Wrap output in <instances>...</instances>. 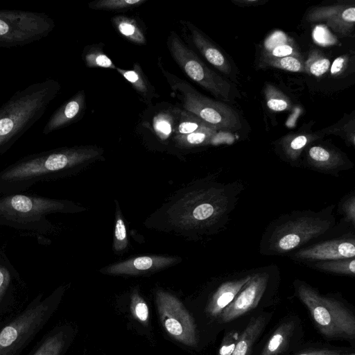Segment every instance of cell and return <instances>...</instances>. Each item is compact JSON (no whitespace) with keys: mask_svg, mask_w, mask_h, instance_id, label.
Masks as SVG:
<instances>
[{"mask_svg":"<svg viewBox=\"0 0 355 355\" xmlns=\"http://www.w3.org/2000/svg\"><path fill=\"white\" fill-rule=\"evenodd\" d=\"M101 153L96 147L73 146L24 156L0 171V194L22 193L37 182L69 175Z\"/></svg>","mask_w":355,"mask_h":355,"instance_id":"obj_1","label":"cell"},{"mask_svg":"<svg viewBox=\"0 0 355 355\" xmlns=\"http://www.w3.org/2000/svg\"><path fill=\"white\" fill-rule=\"evenodd\" d=\"M243 189L239 182L209 181L187 193L174 207L172 216L184 228L216 233L227 224Z\"/></svg>","mask_w":355,"mask_h":355,"instance_id":"obj_2","label":"cell"},{"mask_svg":"<svg viewBox=\"0 0 355 355\" xmlns=\"http://www.w3.org/2000/svg\"><path fill=\"white\" fill-rule=\"evenodd\" d=\"M335 205L318 211H294L271 221L262 234L261 254L285 255L327 234L336 225Z\"/></svg>","mask_w":355,"mask_h":355,"instance_id":"obj_3","label":"cell"},{"mask_svg":"<svg viewBox=\"0 0 355 355\" xmlns=\"http://www.w3.org/2000/svg\"><path fill=\"white\" fill-rule=\"evenodd\" d=\"M61 89L52 78L33 83L0 107V155L6 153L46 112Z\"/></svg>","mask_w":355,"mask_h":355,"instance_id":"obj_4","label":"cell"},{"mask_svg":"<svg viewBox=\"0 0 355 355\" xmlns=\"http://www.w3.org/2000/svg\"><path fill=\"white\" fill-rule=\"evenodd\" d=\"M81 210L82 207L67 200L23 192L0 194V227L44 233L53 227L47 220L48 215L76 213Z\"/></svg>","mask_w":355,"mask_h":355,"instance_id":"obj_5","label":"cell"},{"mask_svg":"<svg viewBox=\"0 0 355 355\" xmlns=\"http://www.w3.org/2000/svg\"><path fill=\"white\" fill-rule=\"evenodd\" d=\"M64 288L38 294L0 329V355H19L46 326L58 307Z\"/></svg>","mask_w":355,"mask_h":355,"instance_id":"obj_6","label":"cell"},{"mask_svg":"<svg viewBox=\"0 0 355 355\" xmlns=\"http://www.w3.org/2000/svg\"><path fill=\"white\" fill-rule=\"evenodd\" d=\"M297 295L309 310L320 331L328 338L351 337L355 333L354 315L338 300L321 295L302 281H296Z\"/></svg>","mask_w":355,"mask_h":355,"instance_id":"obj_7","label":"cell"},{"mask_svg":"<svg viewBox=\"0 0 355 355\" xmlns=\"http://www.w3.org/2000/svg\"><path fill=\"white\" fill-rule=\"evenodd\" d=\"M55 22L44 12L0 10V47L22 46L47 37Z\"/></svg>","mask_w":355,"mask_h":355,"instance_id":"obj_8","label":"cell"},{"mask_svg":"<svg viewBox=\"0 0 355 355\" xmlns=\"http://www.w3.org/2000/svg\"><path fill=\"white\" fill-rule=\"evenodd\" d=\"M173 88L182 94L183 107L217 130L236 131L242 125L238 113L230 106L212 100L197 92L183 80L170 82Z\"/></svg>","mask_w":355,"mask_h":355,"instance_id":"obj_9","label":"cell"},{"mask_svg":"<svg viewBox=\"0 0 355 355\" xmlns=\"http://www.w3.org/2000/svg\"><path fill=\"white\" fill-rule=\"evenodd\" d=\"M167 45L174 60L191 80L216 97L230 101L232 85L209 68L175 33L170 35Z\"/></svg>","mask_w":355,"mask_h":355,"instance_id":"obj_10","label":"cell"},{"mask_svg":"<svg viewBox=\"0 0 355 355\" xmlns=\"http://www.w3.org/2000/svg\"><path fill=\"white\" fill-rule=\"evenodd\" d=\"M156 304L166 332L184 345L196 346L198 339L194 320L180 300L169 293L158 291Z\"/></svg>","mask_w":355,"mask_h":355,"instance_id":"obj_11","label":"cell"},{"mask_svg":"<svg viewBox=\"0 0 355 355\" xmlns=\"http://www.w3.org/2000/svg\"><path fill=\"white\" fill-rule=\"evenodd\" d=\"M274 267L270 265L254 271L250 279L220 313L221 322H229L257 306L268 288Z\"/></svg>","mask_w":355,"mask_h":355,"instance_id":"obj_12","label":"cell"},{"mask_svg":"<svg viewBox=\"0 0 355 355\" xmlns=\"http://www.w3.org/2000/svg\"><path fill=\"white\" fill-rule=\"evenodd\" d=\"M294 261L305 264L355 256V238L348 233L344 236L331 239L298 249L288 254Z\"/></svg>","mask_w":355,"mask_h":355,"instance_id":"obj_13","label":"cell"},{"mask_svg":"<svg viewBox=\"0 0 355 355\" xmlns=\"http://www.w3.org/2000/svg\"><path fill=\"white\" fill-rule=\"evenodd\" d=\"M306 17L310 22H324L334 32L347 35L354 27L355 7L349 4L317 6Z\"/></svg>","mask_w":355,"mask_h":355,"instance_id":"obj_14","label":"cell"},{"mask_svg":"<svg viewBox=\"0 0 355 355\" xmlns=\"http://www.w3.org/2000/svg\"><path fill=\"white\" fill-rule=\"evenodd\" d=\"M303 164L311 170L336 177L341 171L353 166L352 163L339 150L318 145L308 148Z\"/></svg>","mask_w":355,"mask_h":355,"instance_id":"obj_15","label":"cell"},{"mask_svg":"<svg viewBox=\"0 0 355 355\" xmlns=\"http://www.w3.org/2000/svg\"><path fill=\"white\" fill-rule=\"evenodd\" d=\"M178 261L177 257L166 256H140L112 264L100 271L109 275H136L153 272L171 266Z\"/></svg>","mask_w":355,"mask_h":355,"instance_id":"obj_16","label":"cell"},{"mask_svg":"<svg viewBox=\"0 0 355 355\" xmlns=\"http://www.w3.org/2000/svg\"><path fill=\"white\" fill-rule=\"evenodd\" d=\"M19 281L17 270L0 249V320L13 309Z\"/></svg>","mask_w":355,"mask_h":355,"instance_id":"obj_17","label":"cell"},{"mask_svg":"<svg viewBox=\"0 0 355 355\" xmlns=\"http://www.w3.org/2000/svg\"><path fill=\"white\" fill-rule=\"evenodd\" d=\"M85 96L80 91L60 105L50 116L42 133L47 135L77 121L85 107Z\"/></svg>","mask_w":355,"mask_h":355,"instance_id":"obj_18","label":"cell"},{"mask_svg":"<svg viewBox=\"0 0 355 355\" xmlns=\"http://www.w3.org/2000/svg\"><path fill=\"white\" fill-rule=\"evenodd\" d=\"M252 273L250 271L248 273L223 282L210 298L206 308L207 313L211 316L220 315L223 310L232 302L250 279Z\"/></svg>","mask_w":355,"mask_h":355,"instance_id":"obj_19","label":"cell"},{"mask_svg":"<svg viewBox=\"0 0 355 355\" xmlns=\"http://www.w3.org/2000/svg\"><path fill=\"white\" fill-rule=\"evenodd\" d=\"M191 40L205 59L218 70L230 76L232 66L228 58L213 44L196 26L187 22Z\"/></svg>","mask_w":355,"mask_h":355,"instance_id":"obj_20","label":"cell"},{"mask_svg":"<svg viewBox=\"0 0 355 355\" xmlns=\"http://www.w3.org/2000/svg\"><path fill=\"white\" fill-rule=\"evenodd\" d=\"M302 56L295 41L284 33L277 31L265 41L262 58Z\"/></svg>","mask_w":355,"mask_h":355,"instance_id":"obj_21","label":"cell"},{"mask_svg":"<svg viewBox=\"0 0 355 355\" xmlns=\"http://www.w3.org/2000/svg\"><path fill=\"white\" fill-rule=\"evenodd\" d=\"M317 139L313 135H291L280 143L282 157L293 166H300L299 159L305 148Z\"/></svg>","mask_w":355,"mask_h":355,"instance_id":"obj_22","label":"cell"},{"mask_svg":"<svg viewBox=\"0 0 355 355\" xmlns=\"http://www.w3.org/2000/svg\"><path fill=\"white\" fill-rule=\"evenodd\" d=\"M67 334L61 328L46 334L28 355H62L67 344Z\"/></svg>","mask_w":355,"mask_h":355,"instance_id":"obj_23","label":"cell"},{"mask_svg":"<svg viewBox=\"0 0 355 355\" xmlns=\"http://www.w3.org/2000/svg\"><path fill=\"white\" fill-rule=\"evenodd\" d=\"M265 324L266 318L263 315L252 318L238 338L231 355H250L252 346Z\"/></svg>","mask_w":355,"mask_h":355,"instance_id":"obj_24","label":"cell"},{"mask_svg":"<svg viewBox=\"0 0 355 355\" xmlns=\"http://www.w3.org/2000/svg\"><path fill=\"white\" fill-rule=\"evenodd\" d=\"M116 69L142 96L144 99L147 101H151L155 94V89L137 64H135L133 69L131 70L116 67Z\"/></svg>","mask_w":355,"mask_h":355,"instance_id":"obj_25","label":"cell"},{"mask_svg":"<svg viewBox=\"0 0 355 355\" xmlns=\"http://www.w3.org/2000/svg\"><path fill=\"white\" fill-rule=\"evenodd\" d=\"M306 265L312 269L330 274L352 277L355 275L354 257L318 261Z\"/></svg>","mask_w":355,"mask_h":355,"instance_id":"obj_26","label":"cell"},{"mask_svg":"<svg viewBox=\"0 0 355 355\" xmlns=\"http://www.w3.org/2000/svg\"><path fill=\"white\" fill-rule=\"evenodd\" d=\"M217 130L213 126L203 128L187 135H177L176 143L181 147H196L211 144L216 137Z\"/></svg>","mask_w":355,"mask_h":355,"instance_id":"obj_27","label":"cell"},{"mask_svg":"<svg viewBox=\"0 0 355 355\" xmlns=\"http://www.w3.org/2000/svg\"><path fill=\"white\" fill-rule=\"evenodd\" d=\"M112 21L118 31L126 39L137 44H146V37L135 20L124 16H116Z\"/></svg>","mask_w":355,"mask_h":355,"instance_id":"obj_28","label":"cell"},{"mask_svg":"<svg viewBox=\"0 0 355 355\" xmlns=\"http://www.w3.org/2000/svg\"><path fill=\"white\" fill-rule=\"evenodd\" d=\"M293 329V323L282 324L272 335L260 355H277L283 351Z\"/></svg>","mask_w":355,"mask_h":355,"instance_id":"obj_29","label":"cell"},{"mask_svg":"<svg viewBox=\"0 0 355 355\" xmlns=\"http://www.w3.org/2000/svg\"><path fill=\"white\" fill-rule=\"evenodd\" d=\"M329 67V60L318 49L309 51L304 60V71L314 76H322L328 71Z\"/></svg>","mask_w":355,"mask_h":355,"instance_id":"obj_30","label":"cell"},{"mask_svg":"<svg viewBox=\"0 0 355 355\" xmlns=\"http://www.w3.org/2000/svg\"><path fill=\"white\" fill-rule=\"evenodd\" d=\"M264 94L267 107L272 111L282 112L291 107L290 99L271 84H266Z\"/></svg>","mask_w":355,"mask_h":355,"instance_id":"obj_31","label":"cell"},{"mask_svg":"<svg viewBox=\"0 0 355 355\" xmlns=\"http://www.w3.org/2000/svg\"><path fill=\"white\" fill-rule=\"evenodd\" d=\"M263 64L291 72H305L304 60L302 56H286L282 58H262Z\"/></svg>","mask_w":355,"mask_h":355,"instance_id":"obj_32","label":"cell"},{"mask_svg":"<svg viewBox=\"0 0 355 355\" xmlns=\"http://www.w3.org/2000/svg\"><path fill=\"white\" fill-rule=\"evenodd\" d=\"M128 245V239L125 222L120 209H116V222L114 232L113 248L116 252H121Z\"/></svg>","mask_w":355,"mask_h":355,"instance_id":"obj_33","label":"cell"},{"mask_svg":"<svg viewBox=\"0 0 355 355\" xmlns=\"http://www.w3.org/2000/svg\"><path fill=\"white\" fill-rule=\"evenodd\" d=\"M130 311L134 318L141 324L146 325L149 318L148 306L137 290L131 295Z\"/></svg>","mask_w":355,"mask_h":355,"instance_id":"obj_34","label":"cell"},{"mask_svg":"<svg viewBox=\"0 0 355 355\" xmlns=\"http://www.w3.org/2000/svg\"><path fill=\"white\" fill-rule=\"evenodd\" d=\"M146 0H101L89 4L93 9L121 10L139 6Z\"/></svg>","mask_w":355,"mask_h":355,"instance_id":"obj_35","label":"cell"},{"mask_svg":"<svg viewBox=\"0 0 355 355\" xmlns=\"http://www.w3.org/2000/svg\"><path fill=\"white\" fill-rule=\"evenodd\" d=\"M83 58L86 65L89 67L116 69L112 60L100 50H87L84 53Z\"/></svg>","mask_w":355,"mask_h":355,"instance_id":"obj_36","label":"cell"},{"mask_svg":"<svg viewBox=\"0 0 355 355\" xmlns=\"http://www.w3.org/2000/svg\"><path fill=\"white\" fill-rule=\"evenodd\" d=\"M184 114L185 116L183 120L178 125L177 135H187L203 128L212 126L189 112Z\"/></svg>","mask_w":355,"mask_h":355,"instance_id":"obj_37","label":"cell"},{"mask_svg":"<svg viewBox=\"0 0 355 355\" xmlns=\"http://www.w3.org/2000/svg\"><path fill=\"white\" fill-rule=\"evenodd\" d=\"M338 211L344 216L345 221L353 227L355 225V192L352 191L344 196L339 202Z\"/></svg>","mask_w":355,"mask_h":355,"instance_id":"obj_38","label":"cell"},{"mask_svg":"<svg viewBox=\"0 0 355 355\" xmlns=\"http://www.w3.org/2000/svg\"><path fill=\"white\" fill-rule=\"evenodd\" d=\"M345 63L346 59L343 56L335 60L331 69V74H338L340 72L343 71L345 69Z\"/></svg>","mask_w":355,"mask_h":355,"instance_id":"obj_39","label":"cell"},{"mask_svg":"<svg viewBox=\"0 0 355 355\" xmlns=\"http://www.w3.org/2000/svg\"><path fill=\"white\" fill-rule=\"evenodd\" d=\"M298 355H340V352L334 349H317L302 353Z\"/></svg>","mask_w":355,"mask_h":355,"instance_id":"obj_40","label":"cell"},{"mask_svg":"<svg viewBox=\"0 0 355 355\" xmlns=\"http://www.w3.org/2000/svg\"><path fill=\"white\" fill-rule=\"evenodd\" d=\"M239 1L241 2V3H248L247 6H248L249 4H252V6H253L254 4H256L257 3H259V1H257V0L256 1Z\"/></svg>","mask_w":355,"mask_h":355,"instance_id":"obj_41","label":"cell"},{"mask_svg":"<svg viewBox=\"0 0 355 355\" xmlns=\"http://www.w3.org/2000/svg\"><path fill=\"white\" fill-rule=\"evenodd\" d=\"M350 355H355V354H350Z\"/></svg>","mask_w":355,"mask_h":355,"instance_id":"obj_42","label":"cell"}]
</instances>
